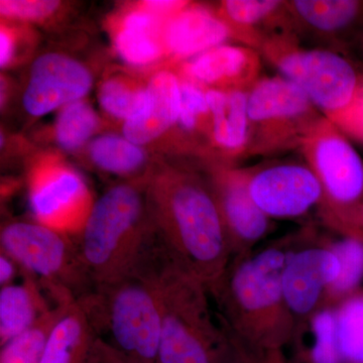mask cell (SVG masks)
Here are the masks:
<instances>
[{"label": "cell", "mask_w": 363, "mask_h": 363, "mask_svg": "<svg viewBox=\"0 0 363 363\" xmlns=\"http://www.w3.org/2000/svg\"><path fill=\"white\" fill-rule=\"evenodd\" d=\"M220 322L225 330V342L222 347L217 363H285L284 355L283 357H269L250 350L241 342L240 339L233 335V332L227 328L226 325L221 320Z\"/></svg>", "instance_id": "4dcf8cb0"}, {"label": "cell", "mask_w": 363, "mask_h": 363, "mask_svg": "<svg viewBox=\"0 0 363 363\" xmlns=\"http://www.w3.org/2000/svg\"><path fill=\"white\" fill-rule=\"evenodd\" d=\"M286 13L295 35L350 55L363 40V0H290Z\"/></svg>", "instance_id": "5bb4252c"}, {"label": "cell", "mask_w": 363, "mask_h": 363, "mask_svg": "<svg viewBox=\"0 0 363 363\" xmlns=\"http://www.w3.org/2000/svg\"><path fill=\"white\" fill-rule=\"evenodd\" d=\"M28 198L33 219L77 238L96 199L84 177L58 152H42L28 164Z\"/></svg>", "instance_id": "30bf717a"}, {"label": "cell", "mask_w": 363, "mask_h": 363, "mask_svg": "<svg viewBox=\"0 0 363 363\" xmlns=\"http://www.w3.org/2000/svg\"><path fill=\"white\" fill-rule=\"evenodd\" d=\"M72 302L55 306L30 328L1 346L0 363H40L55 326Z\"/></svg>", "instance_id": "d4e9b609"}, {"label": "cell", "mask_w": 363, "mask_h": 363, "mask_svg": "<svg viewBox=\"0 0 363 363\" xmlns=\"http://www.w3.org/2000/svg\"><path fill=\"white\" fill-rule=\"evenodd\" d=\"M332 247L340 260V272L329 290L324 307L335 305L363 286L362 241L338 236V238H332Z\"/></svg>", "instance_id": "83f0119b"}, {"label": "cell", "mask_w": 363, "mask_h": 363, "mask_svg": "<svg viewBox=\"0 0 363 363\" xmlns=\"http://www.w3.org/2000/svg\"><path fill=\"white\" fill-rule=\"evenodd\" d=\"M231 257L245 255L271 233L272 219L253 201L245 168L207 167Z\"/></svg>", "instance_id": "9a60e30c"}, {"label": "cell", "mask_w": 363, "mask_h": 363, "mask_svg": "<svg viewBox=\"0 0 363 363\" xmlns=\"http://www.w3.org/2000/svg\"><path fill=\"white\" fill-rule=\"evenodd\" d=\"M147 178L107 189L75 238L95 286L130 274L156 238L147 205Z\"/></svg>", "instance_id": "277c9868"}, {"label": "cell", "mask_w": 363, "mask_h": 363, "mask_svg": "<svg viewBox=\"0 0 363 363\" xmlns=\"http://www.w3.org/2000/svg\"><path fill=\"white\" fill-rule=\"evenodd\" d=\"M99 116L85 100H78L60 109L54 126L57 145L67 152H77L94 135Z\"/></svg>", "instance_id": "4316f807"}, {"label": "cell", "mask_w": 363, "mask_h": 363, "mask_svg": "<svg viewBox=\"0 0 363 363\" xmlns=\"http://www.w3.org/2000/svg\"><path fill=\"white\" fill-rule=\"evenodd\" d=\"M28 28L13 26L2 20L0 26V67L2 70L16 65L21 61L23 52L30 47L32 39Z\"/></svg>", "instance_id": "f546056e"}, {"label": "cell", "mask_w": 363, "mask_h": 363, "mask_svg": "<svg viewBox=\"0 0 363 363\" xmlns=\"http://www.w3.org/2000/svg\"><path fill=\"white\" fill-rule=\"evenodd\" d=\"M247 93L206 90L212 117V160L208 166L238 167L236 162L247 157Z\"/></svg>", "instance_id": "ac0fdd59"}, {"label": "cell", "mask_w": 363, "mask_h": 363, "mask_svg": "<svg viewBox=\"0 0 363 363\" xmlns=\"http://www.w3.org/2000/svg\"><path fill=\"white\" fill-rule=\"evenodd\" d=\"M89 363H138L133 362L117 351L112 350L104 341L96 339L94 346H93L92 352Z\"/></svg>", "instance_id": "1f68e13d"}, {"label": "cell", "mask_w": 363, "mask_h": 363, "mask_svg": "<svg viewBox=\"0 0 363 363\" xmlns=\"http://www.w3.org/2000/svg\"><path fill=\"white\" fill-rule=\"evenodd\" d=\"M138 264L156 285L162 313L157 363H217L225 330L207 286L169 252L157 234Z\"/></svg>", "instance_id": "3957f363"}, {"label": "cell", "mask_w": 363, "mask_h": 363, "mask_svg": "<svg viewBox=\"0 0 363 363\" xmlns=\"http://www.w3.org/2000/svg\"><path fill=\"white\" fill-rule=\"evenodd\" d=\"M90 162L95 168L108 175L121 177L124 181L147 179L152 169H147V152L124 136H97L88 147Z\"/></svg>", "instance_id": "cb8c5ba5"}, {"label": "cell", "mask_w": 363, "mask_h": 363, "mask_svg": "<svg viewBox=\"0 0 363 363\" xmlns=\"http://www.w3.org/2000/svg\"><path fill=\"white\" fill-rule=\"evenodd\" d=\"M262 55L245 45L223 44L189 59L181 79L203 89L250 91L262 79Z\"/></svg>", "instance_id": "e0dca14e"}, {"label": "cell", "mask_w": 363, "mask_h": 363, "mask_svg": "<svg viewBox=\"0 0 363 363\" xmlns=\"http://www.w3.org/2000/svg\"><path fill=\"white\" fill-rule=\"evenodd\" d=\"M180 111V77L172 71H159L147 83L142 111L123 123V136L142 147L149 145L175 128Z\"/></svg>", "instance_id": "d6986e66"}, {"label": "cell", "mask_w": 363, "mask_h": 363, "mask_svg": "<svg viewBox=\"0 0 363 363\" xmlns=\"http://www.w3.org/2000/svg\"><path fill=\"white\" fill-rule=\"evenodd\" d=\"M298 230L252 252L233 257L209 288L219 319L250 350L284 355L295 335L284 293L283 272Z\"/></svg>", "instance_id": "7a4b0ae2"}, {"label": "cell", "mask_w": 363, "mask_h": 363, "mask_svg": "<svg viewBox=\"0 0 363 363\" xmlns=\"http://www.w3.org/2000/svg\"><path fill=\"white\" fill-rule=\"evenodd\" d=\"M58 304L37 279L21 271L20 283L0 288V346L30 328Z\"/></svg>", "instance_id": "7402d4cb"}, {"label": "cell", "mask_w": 363, "mask_h": 363, "mask_svg": "<svg viewBox=\"0 0 363 363\" xmlns=\"http://www.w3.org/2000/svg\"><path fill=\"white\" fill-rule=\"evenodd\" d=\"M93 84L89 69L62 52L40 55L30 66L23 92L28 116L40 117L82 100Z\"/></svg>", "instance_id": "2e32d148"}, {"label": "cell", "mask_w": 363, "mask_h": 363, "mask_svg": "<svg viewBox=\"0 0 363 363\" xmlns=\"http://www.w3.org/2000/svg\"><path fill=\"white\" fill-rule=\"evenodd\" d=\"M147 85L123 73L111 74L102 81L98 99L102 109L109 116L125 121L142 111L145 102Z\"/></svg>", "instance_id": "484cf974"}, {"label": "cell", "mask_w": 363, "mask_h": 363, "mask_svg": "<svg viewBox=\"0 0 363 363\" xmlns=\"http://www.w3.org/2000/svg\"><path fill=\"white\" fill-rule=\"evenodd\" d=\"M358 52H359L360 54H362V66H363V40H362V44H360L359 49H358Z\"/></svg>", "instance_id": "836d02e7"}, {"label": "cell", "mask_w": 363, "mask_h": 363, "mask_svg": "<svg viewBox=\"0 0 363 363\" xmlns=\"http://www.w3.org/2000/svg\"><path fill=\"white\" fill-rule=\"evenodd\" d=\"M339 272L340 260L332 238L311 224L298 229L283 272L284 293L296 329L324 307Z\"/></svg>", "instance_id": "7c38bea8"}, {"label": "cell", "mask_w": 363, "mask_h": 363, "mask_svg": "<svg viewBox=\"0 0 363 363\" xmlns=\"http://www.w3.org/2000/svg\"><path fill=\"white\" fill-rule=\"evenodd\" d=\"M96 339L84 309L74 301L55 326L40 363H89Z\"/></svg>", "instance_id": "603a6c76"}, {"label": "cell", "mask_w": 363, "mask_h": 363, "mask_svg": "<svg viewBox=\"0 0 363 363\" xmlns=\"http://www.w3.org/2000/svg\"><path fill=\"white\" fill-rule=\"evenodd\" d=\"M62 4L54 0H1L0 13L6 21L43 23L61 9Z\"/></svg>", "instance_id": "f1b7e54d"}, {"label": "cell", "mask_w": 363, "mask_h": 363, "mask_svg": "<svg viewBox=\"0 0 363 363\" xmlns=\"http://www.w3.org/2000/svg\"><path fill=\"white\" fill-rule=\"evenodd\" d=\"M21 278V267L18 262L6 252L0 250V288L13 285Z\"/></svg>", "instance_id": "d6a6232c"}, {"label": "cell", "mask_w": 363, "mask_h": 363, "mask_svg": "<svg viewBox=\"0 0 363 363\" xmlns=\"http://www.w3.org/2000/svg\"><path fill=\"white\" fill-rule=\"evenodd\" d=\"M233 39L230 30L214 9L190 4L172 16L164 26L167 54L178 60L192 59Z\"/></svg>", "instance_id": "ffe728a7"}, {"label": "cell", "mask_w": 363, "mask_h": 363, "mask_svg": "<svg viewBox=\"0 0 363 363\" xmlns=\"http://www.w3.org/2000/svg\"><path fill=\"white\" fill-rule=\"evenodd\" d=\"M168 18L145 9L140 2L119 16L112 28V40L118 56L133 66H147L166 54L164 26Z\"/></svg>", "instance_id": "44dd1931"}, {"label": "cell", "mask_w": 363, "mask_h": 363, "mask_svg": "<svg viewBox=\"0 0 363 363\" xmlns=\"http://www.w3.org/2000/svg\"><path fill=\"white\" fill-rule=\"evenodd\" d=\"M259 52L337 126L362 101L363 66L350 55L304 47L293 33L271 38Z\"/></svg>", "instance_id": "8992f818"}, {"label": "cell", "mask_w": 363, "mask_h": 363, "mask_svg": "<svg viewBox=\"0 0 363 363\" xmlns=\"http://www.w3.org/2000/svg\"><path fill=\"white\" fill-rule=\"evenodd\" d=\"M300 152L321 186L320 223L336 235L363 242V160L357 150L345 133L324 117Z\"/></svg>", "instance_id": "52a82bcc"}, {"label": "cell", "mask_w": 363, "mask_h": 363, "mask_svg": "<svg viewBox=\"0 0 363 363\" xmlns=\"http://www.w3.org/2000/svg\"><path fill=\"white\" fill-rule=\"evenodd\" d=\"M247 157L300 150L323 114L304 91L281 76L262 77L247 93Z\"/></svg>", "instance_id": "9c48e42d"}, {"label": "cell", "mask_w": 363, "mask_h": 363, "mask_svg": "<svg viewBox=\"0 0 363 363\" xmlns=\"http://www.w3.org/2000/svg\"><path fill=\"white\" fill-rule=\"evenodd\" d=\"M286 363H363V286L296 329Z\"/></svg>", "instance_id": "8fae6325"}, {"label": "cell", "mask_w": 363, "mask_h": 363, "mask_svg": "<svg viewBox=\"0 0 363 363\" xmlns=\"http://www.w3.org/2000/svg\"><path fill=\"white\" fill-rule=\"evenodd\" d=\"M253 201L271 219L304 217L319 206L321 186L303 161H272L245 168Z\"/></svg>", "instance_id": "4fadbf2b"}, {"label": "cell", "mask_w": 363, "mask_h": 363, "mask_svg": "<svg viewBox=\"0 0 363 363\" xmlns=\"http://www.w3.org/2000/svg\"><path fill=\"white\" fill-rule=\"evenodd\" d=\"M0 250L13 257L56 303L77 301L95 288L77 241L35 220L13 219L0 230Z\"/></svg>", "instance_id": "ba28073f"}, {"label": "cell", "mask_w": 363, "mask_h": 363, "mask_svg": "<svg viewBox=\"0 0 363 363\" xmlns=\"http://www.w3.org/2000/svg\"><path fill=\"white\" fill-rule=\"evenodd\" d=\"M147 196L160 240L209 290L233 257L206 167L189 162L154 167Z\"/></svg>", "instance_id": "6da1fadb"}, {"label": "cell", "mask_w": 363, "mask_h": 363, "mask_svg": "<svg viewBox=\"0 0 363 363\" xmlns=\"http://www.w3.org/2000/svg\"><path fill=\"white\" fill-rule=\"evenodd\" d=\"M96 338L138 363H157L162 313L156 285L140 264L130 274L95 286L77 300Z\"/></svg>", "instance_id": "5b68a950"}]
</instances>
